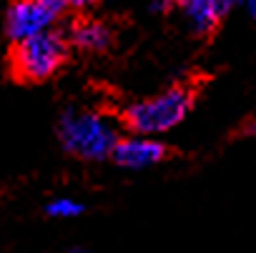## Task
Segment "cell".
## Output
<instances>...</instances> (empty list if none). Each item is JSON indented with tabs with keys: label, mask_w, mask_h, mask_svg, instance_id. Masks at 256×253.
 <instances>
[{
	"label": "cell",
	"mask_w": 256,
	"mask_h": 253,
	"mask_svg": "<svg viewBox=\"0 0 256 253\" xmlns=\"http://www.w3.org/2000/svg\"><path fill=\"white\" fill-rule=\"evenodd\" d=\"M191 105H194V93L188 88H168L154 98L138 100L131 108H126L123 120L136 136L151 138L176 128L181 120H186Z\"/></svg>",
	"instance_id": "cell-2"
},
{
	"label": "cell",
	"mask_w": 256,
	"mask_h": 253,
	"mask_svg": "<svg viewBox=\"0 0 256 253\" xmlns=\"http://www.w3.org/2000/svg\"><path fill=\"white\" fill-rule=\"evenodd\" d=\"M234 5L228 3V0H194V3H186L181 10L188 20V25L198 33V35H206L211 33L221 18L231 10Z\"/></svg>",
	"instance_id": "cell-6"
},
{
	"label": "cell",
	"mask_w": 256,
	"mask_h": 253,
	"mask_svg": "<svg viewBox=\"0 0 256 253\" xmlns=\"http://www.w3.org/2000/svg\"><path fill=\"white\" fill-rule=\"evenodd\" d=\"M66 10L68 5L60 3V0H26V3H16L6 13V30L10 40L20 43V40L53 30L56 20Z\"/></svg>",
	"instance_id": "cell-4"
},
{
	"label": "cell",
	"mask_w": 256,
	"mask_h": 253,
	"mask_svg": "<svg viewBox=\"0 0 256 253\" xmlns=\"http://www.w3.org/2000/svg\"><path fill=\"white\" fill-rule=\"evenodd\" d=\"M110 156H113V161L120 168L144 171V168L158 166L168 156V148L161 141L144 138V136H131V138H118V143H116Z\"/></svg>",
	"instance_id": "cell-5"
},
{
	"label": "cell",
	"mask_w": 256,
	"mask_h": 253,
	"mask_svg": "<svg viewBox=\"0 0 256 253\" xmlns=\"http://www.w3.org/2000/svg\"><path fill=\"white\" fill-rule=\"evenodd\" d=\"M70 40L80 50H103L110 43V30L100 20L93 18H78L70 25Z\"/></svg>",
	"instance_id": "cell-7"
},
{
	"label": "cell",
	"mask_w": 256,
	"mask_h": 253,
	"mask_svg": "<svg viewBox=\"0 0 256 253\" xmlns=\"http://www.w3.org/2000/svg\"><path fill=\"white\" fill-rule=\"evenodd\" d=\"M46 213L50 218H76L83 213V203H78L76 198H53L46 206Z\"/></svg>",
	"instance_id": "cell-8"
},
{
	"label": "cell",
	"mask_w": 256,
	"mask_h": 253,
	"mask_svg": "<svg viewBox=\"0 0 256 253\" xmlns=\"http://www.w3.org/2000/svg\"><path fill=\"white\" fill-rule=\"evenodd\" d=\"M151 10L154 13H166V10H171V3H154Z\"/></svg>",
	"instance_id": "cell-9"
},
{
	"label": "cell",
	"mask_w": 256,
	"mask_h": 253,
	"mask_svg": "<svg viewBox=\"0 0 256 253\" xmlns=\"http://www.w3.org/2000/svg\"><path fill=\"white\" fill-rule=\"evenodd\" d=\"M66 38L56 30L40 33L36 38L16 43L13 50V70L23 80H46L50 78L66 60Z\"/></svg>",
	"instance_id": "cell-3"
},
{
	"label": "cell",
	"mask_w": 256,
	"mask_h": 253,
	"mask_svg": "<svg viewBox=\"0 0 256 253\" xmlns=\"http://www.w3.org/2000/svg\"><path fill=\"white\" fill-rule=\"evenodd\" d=\"M63 148L83 161H103L118 143V131L110 118L93 110H66L58 123Z\"/></svg>",
	"instance_id": "cell-1"
},
{
	"label": "cell",
	"mask_w": 256,
	"mask_h": 253,
	"mask_svg": "<svg viewBox=\"0 0 256 253\" xmlns=\"http://www.w3.org/2000/svg\"><path fill=\"white\" fill-rule=\"evenodd\" d=\"M244 8H246V13H248L251 18L256 15V5H254V3H244Z\"/></svg>",
	"instance_id": "cell-10"
},
{
	"label": "cell",
	"mask_w": 256,
	"mask_h": 253,
	"mask_svg": "<svg viewBox=\"0 0 256 253\" xmlns=\"http://www.w3.org/2000/svg\"><path fill=\"white\" fill-rule=\"evenodd\" d=\"M70 253H88V251H83V248H73Z\"/></svg>",
	"instance_id": "cell-11"
}]
</instances>
